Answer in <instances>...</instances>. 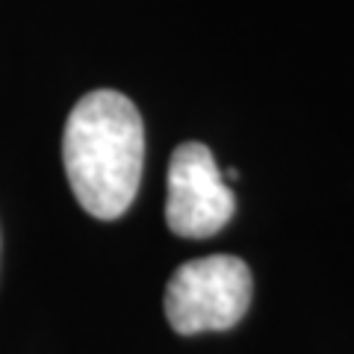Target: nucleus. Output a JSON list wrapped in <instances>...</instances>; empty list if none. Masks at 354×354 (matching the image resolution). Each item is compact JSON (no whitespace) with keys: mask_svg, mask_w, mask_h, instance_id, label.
<instances>
[{"mask_svg":"<svg viewBox=\"0 0 354 354\" xmlns=\"http://www.w3.org/2000/svg\"><path fill=\"white\" fill-rule=\"evenodd\" d=\"M62 162L88 216L113 221L127 213L145 165V127L130 97L113 88L80 97L65 121Z\"/></svg>","mask_w":354,"mask_h":354,"instance_id":"nucleus-1","label":"nucleus"},{"mask_svg":"<svg viewBox=\"0 0 354 354\" xmlns=\"http://www.w3.org/2000/svg\"><path fill=\"white\" fill-rule=\"evenodd\" d=\"M251 269L239 257L213 254L189 260L165 286V319L177 334L234 328L251 304Z\"/></svg>","mask_w":354,"mask_h":354,"instance_id":"nucleus-2","label":"nucleus"},{"mask_svg":"<svg viewBox=\"0 0 354 354\" xmlns=\"http://www.w3.org/2000/svg\"><path fill=\"white\" fill-rule=\"evenodd\" d=\"M236 209L213 151L201 142L177 145L169 162V198L165 221L177 236L204 239L218 234Z\"/></svg>","mask_w":354,"mask_h":354,"instance_id":"nucleus-3","label":"nucleus"}]
</instances>
